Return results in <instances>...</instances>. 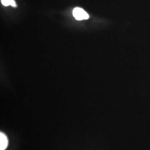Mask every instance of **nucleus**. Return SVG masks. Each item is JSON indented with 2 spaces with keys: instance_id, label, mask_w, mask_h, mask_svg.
Segmentation results:
<instances>
[{
  "instance_id": "f257e3e1",
  "label": "nucleus",
  "mask_w": 150,
  "mask_h": 150,
  "mask_svg": "<svg viewBox=\"0 0 150 150\" xmlns=\"http://www.w3.org/2000/svg\"><path fill=\"white\" fill-rule=\"evenodd\" d=\"M73 15L77 20H87L89 18L88 14L84 11L82 8L79 7H76L73 11Z\"/></svg>"
},
{
  "instance_id": "f03ea898",
  "label": "nucleus",
  "mask_w": 150,
  "mask_h": 150,
  "mask_svg": "<svg viewBox=\"0 0 150 150\" xmlns=\"http://www.w3.org/2000/svg\"><path fill=\"white\" fill-rule=\"evenodd\" d=\"M8 139L5 134L0 133V150H5L8 146Z\"/></svg>"
},
{
  "instance_id": "7ed1b4c3",
  "label": "nucleus",
  "mask_w": 150,
  "mask_h": 150,
  "mask_svg": "<svg viewBox=\"0 0 150 150\" xmlns=\"http://www.w3.org/2000/svg\"><path fill=\"white\" fill-rule=\"evenodd\" d=\"M1 3L5 6L11 5L13 7H16V4L14 0H1Z\"/></svg>"
}]
</instances>
